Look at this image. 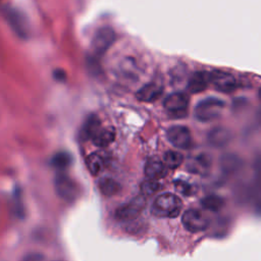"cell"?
<instances>
[{
    "label": "cell",
    "instance_id": "1",
    "mask_svg": "<svg viewBox=\"0 0 261 261\" xmlns=\"http://www.w3.org/2000/svg\"><path fill=\"white\" fill-rule=\"evenodd\" d=\"M182 208L180 198L172 193L158 195L151 206V212L157 217L173 218L178 216Z\"/></svg>",
    "mask_w": 261,
    "mask_h": 261
},
{
    "label": "cell",
    "instance_id": "2",
    "mask_svg": "<svg viewBox=\"0 0 261 261\" xmlns=\"http://www.w3.org/2000/svg\"><path fill=\"white\" fill-rule=\"evenodd\" d=\"M85 132L88 138L93 142L97 147H107L115 139V130L112 126H103L98 117L92 116L88 119Z\"/></svg>",
    "mask_w": 261,
    "mask_h": 261
},
{
    "label": "cell",
    "instance_id": "3",
    "mask_svg": "<svg viewBox=\"0 0 261 261\" xmlns=\"http://www.w3.org/2000/svg\"><path fill=\"white\" fill-rule=\"evenodd\" d=\"M223 109V100L216 97H208L198 102L194 108V115L201 122H209L218 118Z\"/></svg>",
    "mask_w": 261,
    "mask_h": 261
},
{
    "label": "cell",
    "instance_id": "4",
    "mask_svg": "<svg viewBox=\"0 0 261 261\" xmlns=\"http://www.w3.org/2000/svg\"><path fill=\"white\" fill-rule=\"evenodd\" d=\"M146 198L143 195L137 196L127 203L116 208L114 216L119 221H129L136 219L146 206Z\"/></svg>",
    "mask_w": 261,
    "mask_h": 261
},
{
    "label": "cell",
    "instance_id": "5",
    "mask_svg": "<svg viewBox=\"0 0 261 261\" xmlns=\"http://www.w3.org/2000/svg\"><path fill=\"white\" fill-rule=\"evenodd\" d=\"M181 222L185 228L190 232H200L208 228L210 220L206 214L199 209H188L185 211Z\"/></svg>",
    "mask_w": 261,
    "mask_h": 261
},
{
    "label": "cell",
    "instance_id": "6",
    "mask_svg": "<svg viewBox=\"0 0 261 261\" xmlns=\"http://www.w3.org/2000/svg\"><path fill=\"white\" fill-rule=\"evenodd\" d=\"M168 142L175 148L186 150L190 149L193 144L191 130L185 125H172L166 132Z\"/></svg>",
    "mask_w": 261,
    "mask_h": 261
},
{
    "label": "cell",
    "instance_id": "7",
    "mask_svg": "<svg viewBox=\"0 0 261 261\" xmlns=\"http://www.w3.org/2000/svg\"><path fill=\"white\" fill-rule=\"evenodd\" d=\"M189 105V97L182 92H175L165 98L163 102L164 108L173 116L180 117L187 112Z\"/></svg>",
    "mask_w": 261,
    "mask_h": 261
},
{
    "label": "cell",
    "instance_id": "8",
    "mask_svg": "<svg viewBox=\"0 0 261 261\" xmlns=\"http://www.w3.org/2000/svg\"><path fill=\"white\" fill-rule=\"evenodd\" d=\"M56 194L66 202H72L77 197V187L67 175L60 174L55 179Z\"/></svg>",
    "mask_w": 261,
    "mask_h": 261
},
{
    "label": "cell",
    "instance_id": "9",
    "mask_svg": "<svg viewBox=\"0 0 261 261\" xmlns=\"http://www.w3.org/2000/svg\"><path fill=\"white\" fill-rule=\"evenodd\" d=\"M210 83L214 85L216 90L223 93H230L238 87V83L234 76L223 71H214L210 73Z\"/></svg>",
    "mask_w": 261,
    "mask_h": 261
},
{
    "label": "cell",
    "instance_id": "10",
    "mask_svg": "<svg viewBox=\"0 0 261 261\" xmlns=\"http://www.w3.org/2000/svg\"><path fill=\"white\" fill-rule=\"evenodd\" d=\"M186 166L189 172L205 176L211 169V158L205 153L197 154L188 160Z\"/></svg>",
    "mask_w": 261,
    "mask_h": 261
},
{
    "label": "cell",
    "instance_id": "11",
    "mask_svg": "<svg viewBox=\"0 0 261 261\" xmlns=\"http://www.w3.org/2000/svg\"><path fill=\"white\" fill-rule=\"evenodd\" d=\"M163 93V88L160 84L151 82L143 86L136 93V98L141 102L151 103L156 101Z\"/></svg>",
    "mask_w": 261,
    "mask_h": 261
},
{
    "label": "cell",
    "instance_id": "12",
    "mask_svg": "<svg viewBox=\"0 0 261 261\" xmlns=\"http://www.w3.org/2000/svg\"><path fill=\"white\" fill-rule=\"evenodd\" d=\"M230 140H231L230 130L223 126H217L212 128L207 135L208 143L215 148H221L226 146Z\"/></svg>",
    "mask_w": 261,
    "mask_h": 261
},
{
    "label": "cell",
    "instance_id": "13",
    "mask_svg": "<svg viewBox=\"0 0 261 261\" xmlns=\"http://www.w3.org/2000/svg\"><path fill=\"white\" fill-rule=\"evenodd\" d=\"M145 175L149 179L158 180L166 176L167 167L164 165L163 161L157 158H150L145 164Z\"/></svg>",
    "mask_w": 261,
    "mask_h": 261
},
{
    "label": "cell",
    "instance_id": "14",
    "mask_svg": "<svg viewBox=\"0 0 261 261\" xmlns=\"http://www.w3.org/2000/svg\"><path fill=\"white\" fill-rule=\"evenodd\" d=\"M210 83V73L205 71L195 72L188 82V90L192 94L203 92Z\"/></svg>",
    "mask_w": 261,
    "mask_h": 261
},
{
    "label": "cell",
    "instance_id": "15",
    "mask_svg": "<svg viewBox=\"0 0 261 261\" xmlns=\"http://www.w3.org/2000/svg\"><path fill=\"white\" fill-rule=\"evenodd\" d=\"M86 165L91 174L97 175L107 166V158L98 152L91 153L86 159Z\"/></svg>",
    "mask_w": 261,
    "mask_h": 261
},
{
    "label": "cell",
    "instance_id": "16",
    "mask_svg": "<svg viewBox=\"0 0 261 261\" xmlns=\"http://www.w3.org/2000/svg\"><path fill=\"white\" fill-rule=\"evenodd\" d=\"M98 189L104 196L112 197L120 192L121 187L119 182L112 177H102L98 181Z\"/></svg>",
    "mask_w": 261,
    "mask_h": 261
},
{
    "label": "cell",
    "instance_id": "17",
    "mask_svg": "<svg viewBox=\"0 0 261 261\" xmlns=\"http://www.w3.org/2000/svg\"><path fill=\"white\" fill-rule=\"evenodd\" d=\"M113 40H114V34L111 30L109 29L101 30L96 36V40H95V47L97 51L99 52L105 51L111 45Z\"/></svg>",
    "mask_w": 261,
    "mask_h": 261
},
{
    "label": "cell",
    "instance_id": "18",
    "mask_svg": "<svg viewBox=\"0 0 261 261\" xmlns=\"http://www.w3.org/2000/svg\"><path fill=\"white\" fill-rule=\"evenodd\" d=\"M184 156L177 151H167L163 155V163L169 169H175L181 165Z\"/></svg>",
    "mask_w": 261,
    "mask_h": 261
},
{
    "label": "cell",
    "instance_id": "19",
    "mask_svg": "<svg viewBox=\"0 0 261 261\" xmlns=\"http://www.w3.org/2000/svg\"><path fill=\"white\" fill-rule=\"evenodd\" d=\"M201 204L206 210L216 212L223 207L224 201L222 198H220L218 196L210 195V196H206L205 198H203L201 201Z\"/></svg>",
    "mask_w": 261,
    "mask_h": 261
},
{
    "label": "cell",
    "instance_id": "20",
    "mask_svg": "<svg viewBox=\"0 0 261 261\" xmlns=\"http://www.w3.org/2000/svg\"><path fill=\"white\" fill-rule=\"evenodd\" d=\"M161 184L158 180L154 179H149L147 178L141 184V193L144 197L151 196L155 193H157L161 189Z\"/></svg>",
    "mask_w": 261,
    "mask_h": 261
},
{
    "label": "cell",
    "instance_id": "21",
    "mask_svg": "<svg viewBox=\"0 0 261 261\" xmlns=\"http://www.w3.org/2000/svg\"><path fill=\"white\" fill-rule=\"evenodd\" d=\"M174 187L177 190V192H179L181 195H184L186 197H191L194 194H196V192H197V188L194 185H192L186 180H181V179L175 180Z\"/></svg>",
    "mask_w": 261,
    "mask_h": 261
},
{
    "label": "cell",
    "instance_id": "22",
    "mask_svg": "<svg viewBox=\"0 0 261 261\" xmlns=\"http://www.w3.org/2000/svg\"><path fill=\"white\" fill-rule=\"evenodd\" d=\"M23 261H45L43 256H41L40 254H31L28 255Z\"/></svg>",
    "mask_w": 261,
    "mask_h": 261
},
{
    "label": "cell",
    "instance_id": "23",
    "mask_svg": "<svg viewBox=\"0 0 261 261\" xmlns=\"http://www.w3.org/2000/svg\"><path fill=\"white\" fill-rule=\"evenodd\" d=\"M259 98H260V100H261V88H260V90H259Z\"/></svg>",
    "mask_w": 261,
    "mask_h": 261
}]
</instances>
